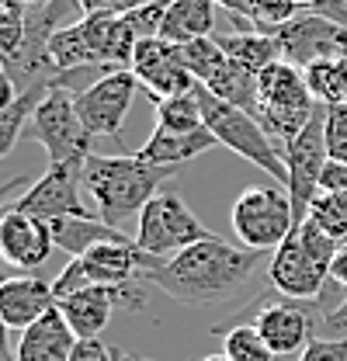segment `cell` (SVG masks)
Segmentation results:
<instances>
[{"label":"cell","mask_w":347,"mask_h":361,"mask_svg":"<svg viewBox=\"0 0 347 361\" xmlns=\"http://www.w3.org/2000/svg\"><path fill=\"white\" fill-rule=\"evenodd\" d=\"M309 11H316V14H323V18L337 21L341 28H347V0H312V4H309Z\"/></svg>","instance_id":"41"},{"label":"cell","mask_w":347,"mask_h":361,"mask_svg":"<svg viewBox=\"0 0 347 361\" xmlns=\"http://www.w3.org/2000/svg\"><path fill=\"white\" fill-rule=\"evenodd\" d=\"M167 4L171 0H150V4H142V7H135V11L126 14V21L132 25V32H135L139 42L142 39H160V25H164Z\"/></svg>","instance_id":"34"},{"label":"cell","mask_w":347,"mask_h":361,"mask_svg":"<svg viewBox=\"0 0 347 361\" xmlns=\"http://www.w3.org/2000/svg\"><path fill=\"white\" fill-rule=\"evenodd\" d=\"M202 361H229V358H226V355H205Z\"/></svg>","instance_id":"48"},{"label":"cell","mask_w":347,"mask_h":361,"mask_svg":"<svg viewBox=\"0 0 347 361\" xmlns=\"http://www.w3.org/2000/svg\"><path fill=\"white\" fill-rule=\"evenodd\" d=\"M52 250H56V243H52L49 223L25 216L18 209H11L0 219V261L4 264L25 271V274H35L52 257Z\"/></svg>","instance_id":"17"},{"label":"cell","mask_w":347,"mask_h":361,"mask_svg":"<svg viewBox=\"0 0 347 361\" xmlns=\"http://www.w3.org/2000/svg\"><path fill=\"white\" fill-rule=\"evenodd\" d=\"M70 361H115V351L101 337H77Z\"/></svg>","instance_id":"37"},{"label":"cell","mask_w":347,"mask_h":361,"mask_svg":"<svg viewBox=\"0 0 347 361\" xmlns=\"http://www.w3.org/2000/svg\"><path fill=\"white\" fill-rule=\"evenodd\" d=\"M216 0H171L160 39L174 45L195 42V39H212L216 35Z\"/></svg>","instance_id":"23"},{"label":"cell","mask_w":347,"mask_h":361,"mask_svg":"<svg viewBox=\"0 0 347 361\" xmlns=\"http://www.w3.org/2000/svg\"><path fill=\"white\" fill-rule=\"evenodd\" d=\"M309 219L319 223L330 236L347 240V195H334V191H319V198L309 209Z\"/></svg>","instance_id":"32"},{"label":"cell","mask_w":347,"mask_h":361,"mask_svg":"<svg viewBox=\"0 0 347 361\" xmlns=\"http://www.w3.org/2000/svg\"><path fill=\"white\" fill-rule=\"evenodd\" d=\"M129 302V310H139L142 306V292L139 288H115V285H90V288H80L73 295H63L56 302V310L63 313V319L70 323V330L77 337H97L108 319L115 313V306Z\"/></svg>","instance_id":"15"},{"label":"cell","mask_w":347,"mask_h":361,"mask_svg":"<svg viewBox=\"0 0 347 361\" xmlns=\"http://www.w3.org/2000/svg\"><path fill=\"white\" fill-rule=\"evenodd\" d=\"M250 306H254V326L274 351V358L303 355L305 344L319 334V319L316 310H309V302L285 295H260Z\"/></svg>","instance_id":"10"},{"label":"cell","mask_w":347,"mask_h":361,"mask_svg":"<svg viewBox=\"0 0 347 361\" xmlns=\"http://www.w3.org/2000/svg\"><path fill=\"white\" fill-rule=\"evenodd\" d=\"M80 32L101 70H129L139 39L126 14H80Z\"/></svg>","instance_id":"19"},{"label":"cell","mask_w":347,"mask_h":361,"mask_svg":"<svg viewBox=\"0 0 347 361\" xmlns=\"http://www.w3.org/2000/svg\"><path fill=\"white\" fill-rule=\"evenodd\" d=\"M267 278L274 285L278 295L285 299H299V302H316L330 281V271H323L309 254L303 250L299 236L292 233L274 254H271V268Z\"/></svg>","instance_id":"16"},{"label":"cell","mask_w":347,"mask_h":361,"mask_svg":"<svg viewBox=\"0 0 347 361\" xmlns=\"http://www.w3.org/2000/svg\"><path fill=\"white\" fill-rule=\"evenodd\" d=\"M274 39L281 45V59L299 70L347 56V28H341L337 21H330L316 11H303L299 18L281 25Z\"/></svg>","instance_id":"11"},{"label":"cell","mask_w":347,"mask_h":361,"mask_svg":"<svg viewBox=\"0 0 347 361\" xmlns=\"http://www.w3.org/2000/svg\"><path fill=\"white\" fill-rule=\"evenodd\" d=\"M129 70L132 77L139 80V87L146 90L153 101L184 94V90H191L198 84L188 73V66H184L181 45L167 42V39H142L135 45V52H132Z\"/></svg>","instance_id":"14"},{"label":"cell","mask_w":347,"mask_h":361,"mask_svg":"<svg viewBox=\"0 0 347 361\" xmlns=\"http://www.w3.org/2000/svg\"><path fill=\"white\" fill-rule=\"evenodd\" d=\"M341 73H344V94H347V56L341 59Z\"/></svg>","instance_id":"47"},{"label":"cell","mask_w":347,"mask_h":361,"mask_svg":"<svg viewBox=\"0 0 347 361\" xmlns=\"http://www.w3.org/2000/svg\"><path fill=\"white\" fill-rule=\"evenodd\" d=\"M49 229H52L56 250H63L70 261H73V257H84L87 250H94V247H101V243L132 240L118 226H108L104 219H94V216H63V219H52Z\"/></svg>","instance_id":"22"},{"label":"cell","mask_w":347,"mask_h":361,"mask_svg":"<svg viewBox=\"0 0 347 361\" xmlns=\"http://www.w3.org/2000/svg\"><path fill=\"white\" fill-rule=\"evenodd\" d=\"M80 188H84V167L49 164V171L39 180H32V188L14 202V209L42 223L63 219V216H90L80 198Z\"/></svg>","instance_id":"13"},{"label":"cell","mask_w":347,"mask_h":361,"mask_svg":"<svg viewBox=\"0 0 347 361\" xmlns=\"http://www.w3.org/2000/svg\"><path fill=\"white\" fill-rule=\"evenodd\" d=\"M216 334L222 337V355L229 361H274V351L254 323H219Z\"/></svg>","instance_id":"26"},{"label":"cell","mask_w":347,"mask_h":361,"mask_svg":"<svg viewBox=\"0 0 347 361\" xmlns=\"http://www.w3.org/2000/svg\"><path fill=\"white\" fill-rule=\"evenodd\" d=\"M18 101V87H14V80H11V73L4 70V63H0V111L4 108H11Z\"/></svg>","instance_id":"43"},{"label":"cell","mask_w":347,"mask_h":361,"mask_svg":"<svg viewBox=\"0 0 347 361\" xmlns=\"http://www.w3.org/2000/svg\"><path fill=\"white\" fill-rule=\"evenodd\" d=\"M7 278V271L0 268V281ZM7 323H4V316H0V361H18V355H11V341H7Z\"/></svg>","instance_id":"44"},{"label":"cell","mask_w":347,"mask_h":361,"mask_svg":"<svg viewBox=\"0 0 347 361\" xmlns=\"http://www.w3.org/2000/svg\"><path fill=\"white\" fill-rule=\"evenodd\" d=\"M299 361H347V337H312Z\"/></svg>","instance_id":"36"},{"label":"cell","mask_w":347,"mask_h":361,"mask_svg":"<svg viewBox=\"0 0 347 361\" xmlns=\"http://www.w3.org/2000/svg\"><path fill=\"white\" fill-rule=\"evenodd\" d=\"M296 236H299V243H303V250L319 264L323 271H330L334 264V257H337V250H341V243L344 240H337V236H330L327 229L319 223H312V219H305L299 229H296Z\"/></svg>","instance_id":"31"},{"label":"cell","mask_w":347,"mask_h":361,"mask_svg":"<svg viewBox=\"0 0 347 361\" xmlns=\"http://www.w3.org/2000/svg\"><path fill=\"white\" fill-rule=\"evenodd\" d=\"M216 236L212 229L184 205V198L177 191H160L146 202V209L139 212L135 226V247L150 257H174L191 243H202Z\"/></svg>","instance_id":"6"},{"label":"cell","mask_w":347,"mask_h":361,"mask_svg":"<svg viewBox=\"0 0 347 361\" xmlns=\"http://www.w3.org/2000/svg\"><path fill=\"white\" fill-rule=\"evenodd\" d=\"M177 174V167H153L139 160V153L129 157H101L90 153L84 160V188L94 195L97 219L118 226L129 216H139L153 195H160V184Z\"/></svg>","instance_id":"2"},{"label":"cell","mask_w":347,"mask_h":361,"mask_svg":"<svg viewBox=\"0 0 347 361\" xmlns=\"http://www.w3.org/2000/svg\"><path fill=\"white\" fill-rule=\"evenodd\" d=\"M45 94L49 90H42V87L28 90V94H18V101L0 111V160L14 149V142L21 139L25 126L32 122V115H35V108H39V101H42Z\"/></svg>","instance_id":"28"},{"label":"cell","mask_w":347,"mask_h":361,"mask_svg":"<svg viewBox=\"0 0 347 361\" xmlns=\"http://www.w3.org/2000/svg\"><path fill=\"white\" fill-rule=\"evenodd\" d=\"M4 4H11V0H0V7H4Z\"/></svg>","instance_id":"49"},{"label":"cell","mask_w":347,"mask_h":361,"mask_svg":"<svg viewBox=\"0 0 347 361\" xmlns=\"http://www.w3.org/2000/svg\"><path fill=\"white\" fill-rule=\"evenodd\" d=\"M14 4H21V7H45V4H52V0H14Z\"/></svg>","instance_id":"46"},{"label":"cell","mask_w":347,"mask_h":361,"mask_svg":"<svg viewBox=\"0 0 347 361\" xmlns=\"http://www.w3.org/2000/svg\"><path fill=\"white\" fill-rule=\"evenodd\" d=\"M260 261H264L260 250H247L240 243L209 236L202 243L184 247L174 257L142 254L139 274L150 278L160 292H167L181 306H219V302H229L254 278Z\"/></svg>","instance_id":"1"},{"label":"cell","mask_w":347,"mask_h":361,"mask_svg":"<svg viewBox=\"0 0 347 361\" xmlns=\"http://www.w3.org/2000/svg\"><path fill=\"white\" fill-rule=\"evenodd\" d=\"M330 281H334L337 288H344V295H347V240L341 243V250H337V257H334V264H330Z\"/></svg>","instance_id":"42"},{"label":"cell","mask_w":347,"mask_h":361,"mask_svg":"<svg viewBox=\"0 0 347 361\" xmlns=\"http://www.w3.org/2000/svg\"><path fill=\"white\" fill-rule=\"evenodd\" d=\"M32 129L39 135L42 149L49 153V164H73L84 167V160L94 153L90 142L94 135L87 133L77 111V90L70 87H52L39 101L35 115H32Z\"/></svg>","instance_id":"8"},{"label":"cell","mask_w":347,"mask_h":361,"mask_svg":"<svg viewBox=\"0 0 347 361\" xmlns=\"http://www.w3.org/2000/svg\"><path fill=\"white\" fill-rule=\"evenodd\" d=\"M142 4L150 0H80V11L84 14H129Z\"/></svg>","instance_id":"38"},{"label":"cell","mask_w":347,"mask_h":361,"mask_svg":"<svg viewBox=\"0 0 347 361\" xmlns=\"http://www.w3.org/2000/svg\"><path fill=\"white\" fill-rule=\"evenodd\" d=\"M323 191H334V195H347V164H337L330 160L327 171H323Z\"/></svg>","instance_id":"40"},{"label":"cell","mask_w":347,"mask_h":361,"mask_svg":"<svg viewBox=\"0 0 347 361\" xmlns=\"http://www.w3.org/2000/svg\"><path fill=\"white\" fill-rule=\"evenodd\" d=\"M56 285L39 274H7L0 281V316L11 330H28L56 310Z\"/></svg>","instance_id":"18"},{"label":"cell","mask_w":347,"mask_h":361,"mask_svg":"<svg viewBox=\"0 0 347 361\" xmlns=\"http://www.w3.org/2000/svg\"><path fill=\"white\" fill-rule=\"evenodd\" d=\"M219 146V139L209 129H195V133H174V129H153L150 139L135 149L139 160L153 164V167H184L188 160L202 157L205 149Z\"/></svg>","instance_id":"20"},{"label":"cell","mask_w":347,"mask_h":361,"mask_svg":"<svg viewBox=\"0 0 347 361\" xmlns=\"http://www.w3.org/2000/svg\"><path fill=\"white\" fill-rule=\"evenodd\" d=\"M281 160L288 167V184L285 188H288V202H292L296 229H299L309 219L312 202L323 191L319 184H323V171L330 164V153H327V104H316V111L303 126V133L281 149Z\"/></svg>","instance_id":"7"},{"label":"cell","mask_w":347,"mask_h":361,"mask_svg":"<svg viewBox=\"0 0 347 361\" xmlns=\"http://www.w3.org/2000/svg\"><path fill=\"white\" fill-rule=\"evenodd\" d=\"M139 264H142V254L135 247V236L132 240H118V243H101V247L87 250L84 257H73L66 268L52 278L56 299L73 295V292L90 288V285L126 288V285H132V278L139 274Z\"/></svg>","instance_id":"9"},{"label":"cell","mask_w":347,"mask_h":361,"mask_svg":"<svg viewBox=\"0 0 347 361\" xmlns=\"http://www.w3.org/2000/svg\"><path fill=\"white\" fill-rule=\"evenodd\" d=\"M153 104H157V126H160V129H174V133L205 129L202 104H198L195 87L184 90V94H174V97H164V101H153Z\"/></svg>","instance_id":"27"},{"label":"cell","mask_w":347,"mask_h":361,"mask_svg":"<svg viewBox=\"0 0 347 361\" xmlns=\"http://www.w3.org/2000/svg\"><path fill=\"white\" fill-rule=\"evenodd\" d=\"M135 90H139V80L132 77V70H108L94 84L77 90V111H80V122L87 126V133L94 139L97 135H104V139L122 135L126 115L135 101Z\"/></svg>","instance_id":"12"},{"label":"cell","mask_w":347,"mask_h":361,"mask_svg":"<svg viewBox=\"0 0 347 361\" xmlns=\"http://www.w3.org/2000/svg\"><path fill=\"white\" fill-rule=\"evenodd\" d=\"M28 188H32V178H25V174H18V178H11V180L0 184V219L14 209V202H18Z\"/></svg>","instance_id":"39"},{"label":"cell","mask_w":347,"mask_h":361,"mask_svg":"<svg viewBox=\"0 0 347 361\" xmlns=\"http://www.w3.org/2000/svg\"><path fill=\"white\" fill-rule=\"evenodd\" d=\"M195 94H198V104H202V118H205V129L219 139V146L233 149L236 157L250 160L254 167H260L264 174L278 180V184H288V167L281 160V149L271 142V135L264 133L257 118L229 101L216 97L209 87L195 84Z\"/></svg>","instance_id":"3"},{"label":"cell","mask_w":347,"mask_h":361,"mask_svg":"<svg viewBox=\"0 0 347 361\" xmlns=\"http://www.w3.org/2000/svg\"><path fill=\"white\" fill-rule=\"evenodd\" d=\"M305 84L312 90L316 104H344V73H341V59L334 63H316L305 70Z\"/></svg>","instance_id":"29"},{"label":"cell","mask_w":347,"mask_h":361,"mask_svg":"<svg viewBox=\"0 0 347 361\" xmlns=\"http://www.w3.org/2000/svg\"><path fill=\"white\" fill-rule=\"evenodd\" d=\"M115 361H150V358H139V355H132V351H115Z\"/></svg>","instance_id":"45"},{"label":"cell","mask_w":347,"mask_h":361,"mask_svg":"<svg viewBox=\"0 0 347 361\" xmlns=\"http://www.w3.org/2000/svg\"><path fill=\"white\" fill-rule=\"evenodd\" d=\"M327 153L330 160L347 164V101L327 104Z\"/></svg>","instance_id":"35"},{"label":"cell","mask_w":347,"mask_h":361,"mask_svg":"<svg viewBox=\"0 0 347 361\" xmlns=\"http://www.w3.org/2000/svg\"><path fill=\"white\" fill-rule=\"evenodd\" d=\"M181 56H184V66L188 73L202 84V87H216L219 77L229 70V56L222 52V45L216 39H195V42L181 45Z\"/></svg>","instance_id":"25"},{"label":"cell","mask_w":347,"mask_h":361,"mask_svg":"<svg viewBox=\"0 0 347 361\" xmlns=\"http://www.w3.org/2000/svg\"><path fill=\"white\" fill-rule=\"evenodd\" d=\"M229 226H233V236L240 247L274 254L296 233V212H292L288 191L247 188L229 209Z\"/></svg>","instance_id":"5"},{"label":"cell","mask_w":347,"mask_h":361,"mask_svg":"<svg viewBox=\"0 0 347 361\" xmlns=\"http://www.w3.org/2000/svg\"><path fill=\"white\" fill-rule=\"evenodd\" d=\"M305 7L299 0H250V25L254 32L264 35H278L281 25H288L292 18H299Z\"/></svg>","instance_id":"30"},{"label":"cell","mask_w":347,"mask_h":361,"mask_svg":"<svg viewBox=\"0 0 347 361\" xmlns=\"http://www.w3.org/2000/svg\"><path fill=\"white\" fill-rule=\"evenodd\" d=\"M73 344H77V334L70 330L59 310H52L28 330H21L18 361H70Z\"/></svg>","instance_id":"21"},{"label":"cell","mask_w":347,"mask_h":361,"mask_svg":"<svg viewBox=\"0 0 347 361\" xmlns=\"http://www.w3.org/2000/svg\"><path fill=\"white\" fill-rule=\"evenodd\" d=\"M257 122L264 126V133L271 135V142L278 149H285L303 133V126L316 111V97L305 84V70L285 63V59L271 63L267 70L257 73Z\"/></svg>","instance_id":"4"},{"label":"cell","mask_w":347,"mask_h":361,"mask_svg":"<svg viewBox=\"0 0 347 361\" xmlns=\"http://www.w3.org/2000/svg\"><path fill=\"white\" fill-rule=\"evenodd\" d=\"M25 35H28V7L21 4H4L0 7V63L11 59L21 45H25Z\"/></svg>","instance_id":"33"},{"label":"cell","mask_w":347,"mask_h":361,"mask_svg":"<svg viewBox=\"0 0 347 361\" xmlns=\"http://www.w3.org/2000/svg\"><path fill=\"white\" fill-rule=\"evenodd\" d=\"M212 39L222 45V52L233 63L247 66L250 73H260V70H267L271 63L281 59L278 39L274 35H264V32H216Z\"/></svg>","instance_id":"24"}]
</instances>
